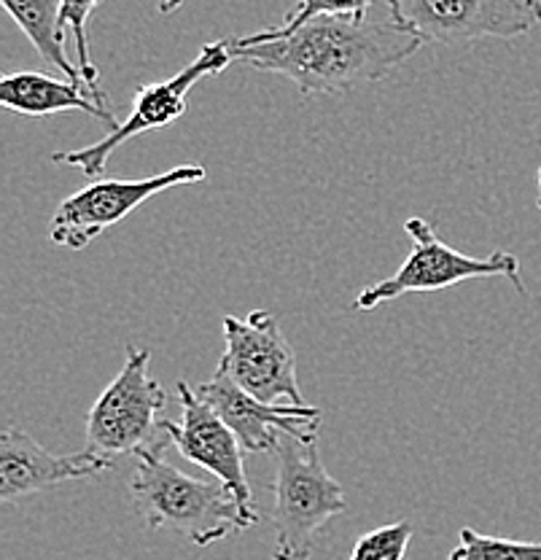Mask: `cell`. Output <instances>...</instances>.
Masks as SVG:
<instances>
[{
	"label": "cell",
	"instance_id": "8",
	"mask_svg": "<svg viewBox=\"0 0 541 560\" xmlns=\"http://www.w3.org/2000/svg\"><path fill=\"white\" fill-rule=\"evenodd\" d=\"M224 342L219 370L240 388L267 405H305L296 381V355L270 311H254L248 318L224 315Z\"/></svg>",
	"mask_w": 541,
	"mask_h": 560
},
{
	"label": "cell",
	"instance_id": "6",
	"mask_svg": "<svg viewBox=\"0 0 541 560\" xmlns=\"http://www.w3.org/2000/svg\"><path fill=\"white\" fill-rule=\"evenodd\" d=\"M235 62L230 49V40H216V44H208L200 51L195 62H189L180 73L170 75L165 81H156V84H143L138 90L136 103H132L130 116L125 121L106 132V138L97 140V143L86 145L79 151H57L51 156V162L68 167H79L81 173L90 175V178H101L103 171L108 165V156L119 149L127 140L143 136V132L162 130V127L173 125L180 116L186 114V95L191 92V86L200 84L202 79H211V75L221 73Z\"/></svg>",
	"mask_w": 541,
	"mask_h": 560
},
{
	"label": "cell",
	"instance_id": "16",
	"mask_svg": "<svg viewBox=\"0 0 541 560\" xmlns=\"http://www.w3.org/2000/svg\"><path fill=\"white\" fill-rule=\"evenodd\" d=\"M458 547L447 560H541V541H515L461 528Z\"/></svg>",
	"mask_w": 541,
	"mask_h": 560
},
{
	"label": "cell",
	"instance_id": "14",
	"mask_svg": "<svg viewBox=\"0 0 541 560\" xmlns=\"http://www.w3.org/2000/svg\"><path fill=\"white\" fill-rule=\"evenodd\" d=\"M0 3L27 35V40L36 46L40 60L86 90L79 66H73L66 55V22H62L60 0H0Z\"/></svg>",
	"mask_w": 541,
	"mask_h": 560
},
{
	"label": "cell",
	"instance_id": "5",
	"mask_svg": "<svg viewBox=\"0 0 541 560\" xmlns=\"http://www.w3.org/2000/svg\"><path fill=\"white\" fill-rule=\"evenodd\" d=\"M125 353L121 372L86 416V447L106 458L141 453L156 445V434H162L160 410L165 407V390L149 375L151 353L136 346H127Z\"/></svg>",
	"mask_w": 541,
	"mask_h": 560
},
{
	"label": "cell",
	"instance_id": "10",
	"mask_svg": "<svg viewBox=\"0 0 541 560\" xmlns=\"http://www.w3.org/2000/svg\"><path fill=\"white\" fill-rule=\"evenodd\" d=\"M178 401L180 420L178 423L167 418L162 420V434L167 436V442L186 460L216 475V480L224 482L235 493V499L240 501L248 521L256 523L259 521V512H256L251 486L246 480V464H243L246 447H243V442L237 440L230 423L208 401H202L195 394V388L189 383H178Z\"/></svg>",
	"mask_w": 541,
	"mask_h": 560
},
{
	"label": "cell",
	"instance_id": "18",
	"mask_svg": "<svg viewBox=\"0 0 541 560\" xmlns=\"http://www.w3.org/2000/svg\"><path fill=\"white\" fill-rule=\"evenodd\" d=\"M412 525L404 521L380 525L356 541L351 560H404L410 550Z\"/></svg>",
	"mask_w": 541,
	"mask_h": 560
},
{
	"label": "cell",
	"instance_id": "13",
	"mask_svg": "<svg viewBox=\"0 0 541 560\" xmlns=\"http://www.w3.org/2000/svg\"><path fill=\"white\" fill-rule=\"evenodd\" d=\"M0 103L5 110L25 116H49L62 114V110H84L95 119L106 121L108 130H114L116 121L114 110L103 108L90 92L75 81H62L46 73H11L0 81Z\"/></svg>",
	"mask_w": 541,
	"mask_h": 560
},
{
	"label": "cell",
	"instance_id": "4",
	"mask_svg": "<svg viewBox=\"0 0 541 560\" xmlns=\"http://www.w3.org/2000/svg\"><path fill=\"white\" fill-rule=\"evenodd\" d=\"M404 232L412 241L410 256L391 278L361 291L353 302L356 311H375L388 302H397L404 294H428V291L450 289V285L474 278H506L520 294H526V285L520 280V259L515 254L493 250L491 256H482V259L461 254L442 243L434 226L417 215L404 221Z\"/></svg>",
	"mask_w": 541,
	"mask_h": 560
},
{
	"label": "cell",
	"instance_id": "20",
	"mask_svg": "<svg viewBox=\"0 0 541 560\" xmlns=\"http://www.w3.org/2000/svg\"><path fill=\"white\" fill-rule=\"evenodd\" d=\"M537 178H539V200H537V206H539V210H541V167H539V175H537Z\"/></svg>",
	"mask_w": 541,
	"mask_h": 560
},
{
	"label": "cell",
	"instance_id": "2",
	"mask_svg": "<svg viewBox=\"0 0 541 560\" xmlns=\"http://www.w3.org/2000/svg\"><path fill=\"white\" fill-rule=\"evenodd\" d=\"M136 455L130 495L145 528H170L191 545L208 547L254 525L221 480L184 475L167 464L162 445H151Z\"/></svg>",
	"mask_w": 541,
	"mask_h": 560
},
{
	"label": "cell",
	"instance_id": "3",
	"mask_svg": "<svg viewBox=\"0 0 541 560\" xmlns=\"http://www.w3.org/2000/svg\"><path fill=\"white\" fill-rule=\"evenodd\" d=\"M272 495V560H310L324 525L348 510L345 490L318 455V436L283 431L275 447Z\"/></svg>",
	"mask_w": 541,
	"mask_h": 560
},
{
	"label": "cell",
	"instance_id": "15",
	"mask_svg": "<svg viewBox=\"0 0 541 560\" xmlns=\"http://www.w3.org/2000/svg\"><path fill=\"white\" fill-rule=\"evenodd\" d=\"M375 0H299L294 9L283 16L281 25L270 27V31H261L246 38H237L240 44H264V40H278L286 38L294 31H299L302 25H307L316 16H366L369 5Z\"/></svg>",
	"mask_w": 541,
	"mask_h": 560
},
{
	"label": "cell",
	"instance_id": "12",
	"mask_svg": "<svg viewBox=\"0 0 541 560\" xmlns=\"http://www.w3.org/2000/svg\"><path fill=\"white\" fill-rule=\"evenodd\" d=\"M114 460L95 451L57 455L44 451L27 431L5 429L0 436V499L16 501L62 486L86 480L108 471Z\"/></svg>",
	"mask_w": 541,
	"mask_h": 560
},
{
	"label": "cell",
	"instance_id": "9",
	"mask_svg": "<svg viewBox=\"0 0 541 560\" xmlns=\"http://www.w3.org/2000/svg\"><path fill=\"white\" fill-rule=\"evenodd\" d=\"M205 178L202 165H180L167 173L149 175L136 180L103 178L84 186L75 195L62 200L51 215V243L62 245L68 250H81L95 243L108 226L119 224L127 215L136 213L151 197L162 195L167 189L186 184H200Z\"/></svg>",
	"mask_w": 541,
	"mask_h": 560
},
{
	"label": "cell",
	"instance_id": "11",
	"mask_svg": "<svg viewBox=\"0 0 541 560\" xmlns=\"http://www.w3.org/2000/svg\"><path fill=\"white\" fill-rule=\"evenodd\" d=\"M195 394L230 423L246 453H275L283 431L296 436H318L321 410L310 405H267L240 388L216 366L211 381L195 385Z\"/></svg>",
	"mask_w": 541,
	"mask_h": 560
},
{
	"label": "cell",
	"instance_id": "17",
	"mask_svg": "<svg viewBox=\"0 0 541 560\" xmlns=\"http://www.w3.org/2000/svg\"><path fill=\"white\" fill-rule=\"evenodd\" d=\"M101 5V0H60V11H62V22L66 27H71L73 38H75V66H79L81 75H84L86 90L92 92L97 103L103 108L110 110V101L106 92L101 90V73H97L95 62L90 57V40H86V22H90L92 11Z\"/></svg>",
	"mask_w": 541,
	"mask_h": 560
},
{
	"label": "cell",
	"instance_id": "7",
	"mask_svg": "<svg viewBox=\"0 0 541 560\" xmlns=\"http://www.w3.org/2000/svg\"><path fill=\"white\" fill-rule=\"evenodd\" d=\"M391 20L432 44L511 40L541 22V0H386Z\"/></svg>",
	"mask_w": 541,
	"mask_h": 560
},
{
	"label": "cell",
	"instance_id": "19",
	"mask_svg": "<svg viewBox=\"0 0 541 560\" xmlns=\"http://www.w3.org/2000/svg\"><path fill=\"white\" fill-rule=\"evenodd\" d=\"M180 5H184V0H160L162 14H173V11H178Z\"/></svg>",
	"mask_w": 541,
	"mask_h": 560
},
{
	"label": "cell",
	"instance_id": "1",
	"mask_svg": "<svg viewBox=\"0 0 541 560\" xmlns=\"http://www.w3.org/2000/svg\"><path fill=\"white\" fill-rule=\"evenodd\" d=\"M421 35L397 22H369L366 16H316L286 38L264 44L230 40L232 57L264 73L286 75L302 97L351 92L386 79L393 68L417 55Z\"/></svg>",
	"mask_w": 541,
	"mask_h": 560
}]
</instances>
